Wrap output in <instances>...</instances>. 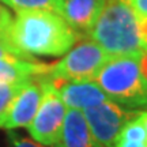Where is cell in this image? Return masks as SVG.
Returning a JSON list of instances; mask_svg holds the SVG:
<instances>
[{
	"label": "cell",
	"instance_id": "cell-1",
	"mask_svg": "<svg viewBox=\"0 0 147 147\" xmlns=\"http://www.w3.org/2000/svg\"><path fill=\"white\" fill-rule=\"evenodd\" d=\"M76 40L78 33L52 11H16L11 27L12 47L29 57L63 56Z\"/></svg>",
	"mask_w": 147,
	"mask_h": 147
},
{
	"label": "cell",
	"instance_id": "cell-2",
	"mask_svg": "<svg viewBox=\"0 0 147 147\" xmlns=\"http://www.w3.org/2000/svg\"><path fill=\"white\" fill-rule=\"evenodd\" d=\"M89 34L110 56H142L147 51L139 19L127 0H106Z\"/></svg>",
	"mask_w": 147,
	"mask_h": 147
},
{
	"label": "cell",
	"instance_id": "cell-3",
	"mask_svg": "<svg viewBox=\"0 0 147 147\" xmlns=\"http://www.w3.org/2000/svg\"><path fill=\"white\" fill-rule=\"evenodd\" d=\"M93 82L121 108L147 109V76L142 71L140 56H110Z\"/></svg>",
	"mask_w": 147,
	"mask_h": 147
},
{
	"label": "cell",
	"instance_id": "cell-4",
	"mask_svg": "<svg viewBox=\"0 0 147 147\" xmlns=\"http://www.w3.org/2000/svg\"><path fill=\"white\" fill-rule=\"evenodd\" d=\"M109 59V53L93 40L82 41L74 49H69L59 63L52 64L47 79L67 82L94 80Z\"/></svg>",
	"mask_w": 147,
	"mask_h": 147
},
{
	"label": "cell",
	"instance_id": "cell-5",
	"mask_svg": "<svg viewBox=\"0 0 147 147\" xmlns=\"http://www.w3.org/2000/svg\"><path fill=\"white\" fill-rule=\"evenodd\" d=\"M38 80L42 84V100L33 121L27 125V131L34 142L42 146H55L63 128L67 105L51 80L47 78Z\"/></svg>",
	"mask_w": 147,
	"mask_h": 147
},
{
	"label": "cell",
	"instance_id": "cell-6",
	"mask_svg": "<svg viewBox=\"0 0 147 147\" xmlns=\"http://www.w3.org/2000/svg\"><path fill=\"white\" fill-rule=\"evenodd\" d=\"M90 131L101 147H115L123 128L140 112L121 108L113 101H105L98 105L82 110Z\"/></svg>",
	"mask_w": 147,
	"mask_h": 147
},
{
	"label": "cell",
	"instance_id": "cell-7",
	"mask_svg": "<svg viewBox=\"0 0 147 147\" xmlns=\"http://www.w3.org/2000/svg\"><path fill=\"white\" fill-rule=\"evenodd\" d=\"M42 93V84L38 79L29 80L15 95L5 113L0 117V128L10 131L29 125L41 104Z\"/></svg>",
	"mask_w": 147,
	"mask_h": 147
},
{
	"label": "cell",
	"instance_id": "cell-8",
	"mask_svg": "<svg viewBox=\"0 0 147 147\" xmlns=\"http://www.w3.org/2000/svg\"><path fill=\"white\" fill-rule=\"evenodd\" d=\"M51 82L57 89L59 94L63 98L67 108L84 110L109 100L105 93L98 87V84L93 80H79V82L51 80Z\"/></svg>",
	"mask_w": 147,
	"mask_h": 147
},
{
	"label": "cell",
	"instance_id": "cell-9",
	"mask_svg": "<svg viewBox=\"0 0 147 147\" xmlns=\"http://www.w3.org/2000/svg\"><path fill=\"white\" fill-rule=\"evenodd\" d=\"M55 147H101L90 131L83 112L67 108V115Z\"/></svg>",
	"mask_w": 147,
	"mask_h": 147
},
{
	"label": "cell",
	"instance_id": "cell-10",
	"mask_svg": "<svg viewBox=\"0 0 147 147\" xmlns=\"http://www.w3.org/2000/svg\"><path fill=\"white\" fill-rule=\"evenodd\" d=\"M106 0H64L61 16L76 32H90Z\"/></svg>",
	"mask_w": 147,
	"mask_h": 147
},
{
	"label": "cell",
	"instance_id": "cell-11",
	"mask_svg": "<svg viewBox=\"0 0 147 147\" xmlns=\"http://www.w3.org/2000/svg\"><path fill=\"white\" fill-rule=\"evenodd\" d=\"M51 64L27 60H0V83H19L33 79L47 78Z\"/></svg>",
	"mask_w": 147,
	"mask_h": 147
},
{
	"label": "cell",
	"instance_id": "cell-12",
	"mask_svg": "<svg viewBox=\"0 0 147 147\" xmlns=\"http://www.w3.org/2000/svg\"><path fill=\"white\" fill-rule=\"evenodd\" d=\"M115 147H147L146 132L138 116L123 128Z\"/></svg>",
	"mask_w": 147,
	"mask_h": 147
},
{
	"label": "cell",
	"instance_id": "cell-13",
	"mask_svg": "<svg viewBox=\"0 0 147 147\" xmlns=\"http://www.w3.org/2000/svg\"><path fill=\"white\" fill-rule=\"evenodd\" d=\"M15 11H52L61 15L64 0H0Z\"/></svg>",
	"mask_w": 147,
	"mask_h": 147
},
{
	"label": "cell",
	"instance_id": "cell-14",
	"mask_svg": "<svg viewBox=\"0 0 147 147\" xmlns=\"http://www.w3.org/2000/svg\"><path fill=\"white\" fill-rule=\"evenodd\" d=\"M12 22H14V18L11 16L10 11L7 10L4 5L0 4V45L4 47L5 49H8L14 55H16L22 60L34 61V57H29V56L21 53L19 51H16L15 48L12 47V44H11V27H12Z\"/></svg>",
	"mask_w": 147,
	"mask_h": 147
},
{
	"label": "cell",
	"instance_id": "cell-15",
	"mask_svg": "<svg viewBox=\"0 0 147 147\" xmlns=\"http://www.w3.org/2000/svg\"><path fill=\"white\" fill-rule=\"evenodd\" d=\"M29 82V80H27ZM27 82H19V83H0V117L5 113L11 105L15 95L21 91V89Z\"/></svg>",
	"mask_w": 147,
	"mask_h": 147
},
{
	"label": "cell",
	"instance_id": "cell-16",
	"mask_svg": "<svg viewBox=\"0 0 147 147\" xmlns=\"http://www.w3.org/2000/svg\"><path fill=\"white\" fill-rule=\"evenodd\" d=\"M8 136H10L11 147H44L42 144L34 142V140H30V139L16 135L15 132H10Z\"/></svg>",
	"mask_w": 147,
	"mask_h": 147
},
{
	"label": "cell",
	"instance_id": "cell-17",
	"mask_svg": "<svg viewBox=\"0 0 147 147\" xmlns=\"http://www.w3.org/2000/svg\"><path fill=\"white\" fill-rule=\"evenodd\" d=\"M139 21H147V0H127Z\"/></svg>",
	"mask_w": 147,
	"mask_h": 147
},
{
	"label": "cell",
	"instance_id": "cell-18",
	"mask_svg": "<svg viewBox=\"0 0 147 147\" xmlns=\"http://www.w3.org/2000/svg\"><path fill=\"white\" fill-rule=\"evenodd\" d=\"M138 119L140 120L143 128H144V132H146V143H147V110H143L138 115Z\"/></svg>",
	"mask_w": 147,
	"mask_h": 147
},
{
	"label": "cell",
	"instance_id": "cell-19",
	"mask_svg": "<svg viewBox=\"0 0 147 147\" xmlns=\"http://www.w3.org/2000/svg\"><path fill=\"white\" fill-rule=\"evenodd\" d=\"M139 26H140V34L143 41L147 44V21H139Z\"/></svg>",
	"mask_w": 147,
	"mask_h": 147
}]
</instances>
